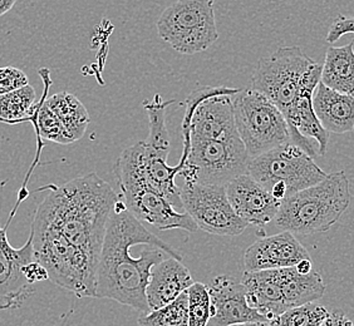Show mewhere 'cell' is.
<instances>
[{
    "instance_id": "1",
    "label": "cell",
    "mask_w": 354,
    "mask_h": 326,
    "mask_svg": "<svg viewBox=\"0 0 354 326\" xmlns=\"http://www.w3.org/2000/svg\"><path fill=\"white\" fill-rule=\"evenodd\" d=\"M167 258L183 261V256L149 231L120 198L109 216L103 240L95 298L115 300L140 313H150L146 287L151 271Z\"/></svg>"
},
{
    "instance_id": "2",
    "label": "cell",
    "mask_w": 354,
    "mask_h": 326,
    "mask_svg": "<svg viewBox=\"0 0 354 326\" xmlns=\"http://www.w3.org/2000/svg\"><path fill=\"white\" fill-rule=\"evenodd\" d=\"M48 189L50 192L35 211L33 222L59 232L98 262L109 216L120 196L97 173Z\"/></svg>"
},
{
    "instance_id": "3",
    "label": "cell",
    "mask_w": 354,
    "mask_h": 326,
    "mask_svg": "<svg viewBox=\"0 0 354 326\" xmlns=\"http://www.w3.org/2000/svg\"><path fill=\"white\" fill-rule=\"evenodd\" d=\"M351 198L346 172L329 173L319 184L284 198L274 220L275 226L303 236L327 232L347 211Z\"/></svg>"
},
{
    "instance_id": "4",
    "label": "cell",
    "mask_w": 354,
    "mask_h": 326,
    "mask_svg": "<svg viewBox=\"0 0 354 326\" xmlns=\"http://www.w3.org/2000/svg\"><path fill=\"white\" fill-rule=\"evenodd\" d=\"M143 141L123 151L117 160L116 180L127 210L135 218L161 231L185 230L196 232L198 224L187 212H178L164 195L149 182L142 161Z\"/></svg>"
},
{
    "instance_id": "5",
    "label": "cell",
    "mask_w": 354,
    "mask_h": 326,
    "mask_svg": "<svg viewBox=\"0 0 354 326\" xmlns=\"http://www.w3.org/2000/svg\"><path fill=\"white\" fill-rule=\"evenodd\" d=\"M320 75L322 66L299 47H281L258 61L252 88L266 95L284 116L300 95L315 92Z\"/></svg>"
},
{
    "instance_id": "6",
    "label": "cell",
    "mask_w": 354,
    "mask_h": 326,
    "mask_svg": "<svg viewBox=\"0 0 354 326\" xmlns=\"http://www.w3.org/2000/svg\"><path fill=\"white\" fill-rule=\"evenodd\" d=\"M30 233L35 260L44 266L49 280L78 298H95L98 262L48 226L32 222Z\"/></svg>"
},
{
    "instance_id": "7",
    "label": "cell",
    "mask_w": 354,
    "mask_h": 326,
    "mask_svg": "<svg viewBox=\"0 0 354 326\" xmlns=\"http://www.w3.org/2000/svg\"><path fill=\"white\" fill-rule=\"evenodd\" d=\"M250 156L241 140H187L178 166L185 182L226 186L248 173Z\"/></svg>"
},
{
    "instance_id": "8",
    "label": "cell",
    "mask_w": 354,
    "mask_h": 326,
    "mask_svg": "<svg viewBox=\"0 0 354 326\" xmlns=\"http://www.w3.org/2000/svg\"><path fill=\"white\" fill-rule=\"evenodd\" d=\"M162 41L185 55H198L218 39L215 0H177L156 23Z\"/></svg>"
},
{
    "instance_id": "9",
    "label": "cell",
    "mask_w": 354,
    "mask_h": 326,
    "mask_svg": "<svg viewBox=\"0 0 354 326\" xmlns=\"http://www.w3.org/2000/svg\"><path fill=\"white\" fill-rule=\"evenodd\" d=\"M232 107L239 137L250 158L290 142L283 113L258 90H239L232 97Z\"/></svg>"
},
{
    "instance_id": "10",
    "label": "cell",
    "mask_w": 354,
    "mask_h": 326,
    "mask_svg": "<svg viewBox=\"0 0 354 326\" xmlns=\"http://www.w3.org/2000/svg\"><path fill=\"white\" fill-rule=\"evenodd\" d=\"M240 89L206 87L191 92L185 102L183 138L187 140H238L232 97Z\"/></svg>"
},
{
    "instance_id": "11",
    "label": "cell",
    "mask_w": 354,
    "mask_h": 326,
    "mask_svg": "<svg viewBox=\"0 0 354 326\" xmlns=\"http://www.w3.org/2000/svg\"><path fill=\"white\" fill-rule=\"evenodd\" d=\"M248 173L269 192L275 184H284L288 198L319 184L328 176L314 158L292 142L252 158Z\"/></svg>"
},
{
    "instance_id": "12",
    "label": "cell",
    "mask_w": 354,
    "mask_h": 326,
    "mask_svg": "<svg viewBox=\"0 0 354 326\" xmlns=\"http://www.w3.org/2000/svg\"><path fill=\"white\" fill-rule=\"evenodd\" d=\"M180 192L185 212L200 230L215 236H239L245 231L248 224L232 209L225 186L184 182Z\"/></svg>"
},
{
    "instance_id": "13",
    "label": "cell",
    "mask_w": 354,
    "mask_h": 326,
    "mask_svg": "<svg viewBox=\"0 0 354 326\" xmlns=\"http://www.w3.org/2000/svg\"><path fill=\"white\" fill-rule=\"evenodd\" d=\"M32 261H35L32 233L23 247L14 249L8 241L7 230L0 227V311L21 307L35 291V285L28 282L21 271Z\"/></svg>"
},
{
    "instance_id": "14",
    "label": "cell",
    "mask_w": 354,
    "mask_h": 326,
    "mask_svg": "<svg viewBox=\"0 0 354 326\" xmlns=\"http://www.w3.org/2000/svg\"><path fill=\"white\" fill-rule=\"evenodd\" d=\"M225 189L232 209L248 226L263 227L277 218L281 201L249 173L234 178Z\"/></svg>"
},
{
    "instance_id": "15",
    "label": "cell",
    "mask_w": 354,
    "mask_h": 326,
    "mask_svg": "<svg viewBox=\"0 0 354 326\" xmlns=\"http://www.w3.org/2000/svg\"><path fill=\"white\" fill-rule=\"evenodd\" d=\"M212 300V318L207 326H236L268 321L248 304L244 286L238 280L220 275L207 286Z\"/></svg>"
},
{
    "instance_id": "16",
    "label": "cell",
    "mask_w": 354,
    "mask_h": 326,
    "mask_svg": "<svg viewBox=\"0 0 354 326\" xmlns=\"http://www.w3.org/2000/svg\"><path fill=\"white\" fill-rule=\"evenodd\" d=\"M310 258L292 232L281 231L272 236L257 240L246 249L244 255L245 271L279 270L298 265L301 260Z\"/></svg>"
},
{
    "instance_id": "17",
    "label": "cell",
    "mask_w": 354,
    "mask_h": 326,
    "mask_svg": "<svg viewBox=\"0 0 354 326\" xmlns=\"http://www.w3.org/2000/svg\"><path fill=\"white\" fill-rule=\"evenodd\" d=\"M194 284L191 272L183 261L167 258L153 266L146 287L150 311L169 305Z\"/></svg>"
},
{
    "instance_id": "18",
    "label": "cell",
    "mask_w": 354,
    "mask_h": 326,
    "mask_svg": "<svg viewBox=\"0 0 354 326\" xmlns=\"http://www.w3.org/2000/svg\"><path fill=\"white\" fill-rule=\"evenodd\" d=\"M240 282L245 289L248 304L268 321L286 313L278 270L245 271Z\"/></svg>"
},
{
    "instance_id": "19",
    "label": "cell",
    "mask_w": 354,
    "mask_h": 326,
    "mask_svg": "<svg viewBox=\"0 0 354 326\" xmlns=\"http://www.w3.org/2000/svg\"><path fill=\"white\" fill-rule=\"evenodd\" d=\"M315 115L328 133L343 135L354 129V95L328 88L322 82L313 95Z\"/></svg>"
},
{
    "instance_id": "20",
    "label": "cell",
    "mask_w": 354,
    "mask_h": 326,
    "mask_svg": "<svg viewBox=\"0 0 354 326\" xmlns=\"http://www.w3.org/2000/svg\"><path fill=\"white\" fill-rule=\"evenodd\" d=\"M175 103L174 99L164 101L161 95H155L152 99L143 101V109L149 116L150 136L143 141V164L150 169L167 166L170 155V133L166 126V109Z\"/></svg>"
},
{
    "instance_id": "21",
    "label": "cell",
    "mask_w": 354,
    "mask_h": 326,
    "mask_svg": "<svg viewBox=\"0 0 354 326\" xmlns=\"http://www.w3.org/2000/svg\"><path fill=\"white\" fill-rule=\"evenodd\" d=\"M278 274L286 310L315 303L326 292V284L319 272L313 270L308 275H301L293 266L279 269Z\"/></svg>"
},
{
    "instance_id": "22",
    "label": "cell",
    "mask_w": 354,
    "mask_h": 326,
    "mask_svg": "<svg viewBox=\"0 0 354 326\" xmlns=\"http://www.w3.org/2000/svg\"><path fill=\"white\" fill-rule=\"evenodd\" d=\"M354 41L343 47H329L322 66L320 82L343 95H354Z\"/></svg>"
},
{
    "instance_id": "23",
    "label": "cell",
    "mask_w": 354,
    "mask_h": 326,
    "mask_svg": "<svg viewBox=\"0 0 354 326\" xmlns=\"http://www.w3.org/2000/svg\"><path fill=\"white\" fill-rule=\"evenodd\" d=\"M44 103L58 117V119L75 141L84 136L91 118L87 108L75 95H71L68 92H59L46 98Z\"/></svg>"
},
{
    "instance_id": "24",
    "label": "cell",
    "mask_w": 354,
    "mask_h": 326,
    "mask_svg": "<svg viewBox=\"0 0 354 326\" xmlns=\"http://www.w3.org/2000/svg\"><path fill=\"white\" fill-rule=\"evenodd\" d=\"M38 106L35 88L28 84L23 88L0 95V119L8 123L33 119Z\"/></svg>"
},
{
    "instance_id": "25",
    "label": "cell",
    "mask_w": 354,
    "mask_h": 326,
    "mask_svg": "<svg viewBox=\"0 0 354 326\" xmlns=\"http://www.w3.org/2000/svg\"><path fill=\"white\" fill-rule=\"evenodd\" d=\"M140 326H189V298L183 292L175 301L161 309L142 314L138 318Z\"/></svg>"
},
{
    "instance_id": "26",
    "label": "cell",
    "mask_w": 354,
    "mask_h": 326,
    "mask_svg": "<svg viewBox=\"0 0 354 326\" xmlns=\"http://www.w3.org/2000/svg\"><path fill=\"white\" fill-rule=\"evenodd\" d=\"M46 97L41 98L39 106L37 108L33 122L35 124V131L38 138H44L50 142L58 143V144H69L75 142L72 136L69 135L68 131L62 124L58 117L50 111L47 104L44 103Z\"/></svg>"
},
{
    "instance_id": "27",
    "label": "cell",
    "mask_w": 354,
    "mask_h": 326,
    "mask_svg": "<svg viewBox=\"0 0 354 326\" xmlns=\"http://www.w3.org/2000/svg\"><path fill=\"white\" fill-rule=\"evenodd\" d=\"M327 309L323 305L310 303L286 310V313L269 321L270 326H320L328 316Z\"/></svg>"
},
{
    "instance_id": "28",
    "label": "cell",
    "mask_w": 354,
    "mask_h": 326,
    "mask_svg": "<svg viewBox=\"0 0 354 326\" xmlns=\"http://www.w3.org/2000/svg\"><path fill=\"white\" fill-rule=\"evenodd\" d=\"M189 326H207L212 318V300L207 286L194 282L187 289Z\"/></svg>"
},
{
    "instance_id": "29",
    "label": "cell",
    "mask_w": 354,
    "mask_h": 326,
    "mask_svg": "<svg viewBox=\"0 0 354 326\" xmlns=\"http://www.w3.org/2000/svg\"><path fill=\"white\" fill-rule=\"evenodd\" d=\"M28 84L27 75L21 69L10 66L0 68V95L23 88Z\"/></svg>"
},
{
    "instance_id": "30",
    "label": "cell",
    "mask_w": 354,
    "mask_h": 326,
    "mask_svg": "<svg viewBox=\"0 0 354 326\" xmlns=\"http://www.w3.org/2000/svg\"><path fill=\"white\" fill-rule=\"evenodd\" d=\"M354 35V18H347L339 15L334 19L328 30L326 41L329 44H334L338 39H341L343 35Z\"/></svg>"
},
{
    "instance_id": "31",
    "label": "cell",
    "mask_w": 354,
    "mask_h": 326,
    "mask_svg": "<svg viewBox=\"0 0 354 326\" xmlns=\"http://www.w3.org/2000/svg\"><path fill=\"white\" fill-rule=\"evenodd\" d=\"M23 275L30 285H35L37 282H41L49 280L48 272L44 266H41L38 261H32L23 267Z\"/></svg>"
},
{
    "instance_id": "32",
    "label": "cell",
    "mask_w": 354,
    "mask_h": 326,
    "mask_svg": "<svg viewBox=\"0 0 354 326\" xmlns=\"http://www.w3.org/2000/svg\"><path fill=\"white\" fill-rule=\"evenodd\" d=\"M320 326H354V324L343 311L335 310L333 313L328 314L327 318Z\"/></svg>"
},
{
    "instance_id": "33",
    "label": "cell",
    "mask_w": 354,
    "mask_h": 326,
    "mask_svg": "<svg viewBox=\"0 0 354 326\" xmlns=\"http://www.w3.org/2000/svg\"><path fill=\"white\" fill-rule=\"evenodd\" d=\"M295 269L301 275H308L309 272L313 271V262H312L310 258L301 260L300 262H298V265H295Z\"/></svg>"
},
{
    "instance_id": "34",
    "label": "cell",
    "mask_w": 354,
    "mask_h": 326,
    "mask_svg": "<svg viewBox=\"0 0 354 326\" xmlns=\"http://www.w3.org/2000/svg\"><path fill=\"white\" fill-rule=\"evenodd\" d=\"M17 0H0V17L7 14L9 10L13 9Z\"/></svg>"
},
{
    "instance_id": "35",
    "label": "cell",
    "mask_w": 354,
    "mask_h": 326,
    "mask_svg": "<svg viewBox=\"0 0 354 326\" xmlns=\"http://www.w3.org/2000/svg\"><path fill=\"white\" fill-rule=\"evenodd\" d=\"M236 326H270L269 321H257V323H245V324H240Z\"/></svg>"
},
{
    "instance_id": "36",
    "label": "cell",
    "mask_w": 354,
    "mask_h": 326,
    "mask_svg": "<svg viewBox=\"0 0 354 326\" xmlns=\"http://www.w3.org/2000/svg\"><path fill=\"white\" fill-rule=\"evenodd\" d=\"M353 132H354V129H353Z\"/></svg>"
}]
</instances>
